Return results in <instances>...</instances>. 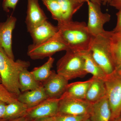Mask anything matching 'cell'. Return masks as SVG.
I'll return each mask as SVG.
<instances>
[{
  "label": "cell",
  "mask_w": 121,
  "mask_h": 121,
  "mask_svg": "<svg viewBox=\"0 0 121 121\" xmlns=\"http://www.w3.org/2000/svg\"><path fill=\"white\" fill-rule=\"evenodd\" d=\"M57 27L68 49L78 52L89 50L94 37L89 32L85 22L72 20L58 24Z\"/></svg>",
  "instance_id": "obj_1"
},
{
  "label": "cell",
  "mask_w": 121,
  "mask_h": 121,
  "mask_svg": "<svg viewBox=\"0 0 121 121\" xmlns=\"http://www.w3.org/2000/svg\"><path fill=\"white\" fill-rule=\"evenodd\" d=\"M30 66L29 61L11 58L0 46V75L2 84L11 93L17 96L21 93L19 76L23 69Z\"/></svg>",
  "instance_id": "obj_2"
},
{
  "label": "cell",
  "mask_w": 121,
  "mask_h": 121,
  "mask_svg": "<svg viewBox=\"0 0 121 121\" xmlns=\"http://www.w3.org/2000/svg\"><path fill=\"white\" fill-rule=\"evenodd\" d=\"M112 31H105L93 37L89 50L95 62L107 75L116 71V67L111 48Z\"/></svg>",
  "instance_id": "obj_3"
},
{
  "label": "cell",
  "mask_w": 121,
  "mask_h": 121,
  "mask_svg": "<svg viewBox=\"0 0 121 121\" xmlns=\"http://www.w3.org/2000/svg\"><path fill=\"white\" fill-rule=\"evenodd\" d=\"M57 62L56 73L68 81L82 78L87 74L84 68V60L79 52L68 49Z\"/></svg>",
  "instance_id": "obj_4"
},
{
  "label": "cell",
  "mask_w": 121,
  "mask_h": 121,
  "mask_svg": "<svg viewBox=\"0 0 121 121\" xmlns=\"http://www.w3.org/2000/svg\"><path fill=\"white\" fill-rule=\"evenodd\" d=\"M58 32L53 37L40 43L29 45L27 54L32 60L43 59L56 52L68 50Z\"/></svg>",
  "instance_id": "obj_5"
},
{
  "label": "cell",
  "mask_w": 121,
  "mask_h": 121,
  "mask_svg": "<svg viewBox=\"0 0 121 121\" xmlns=\"http://www.w3.org/2000/svg\"><path fill=\"white\" fill-rule=\"evenodd\" d=\"M104 82L111 111L110 121H114L121 114V72L115 71L107 75Z\"/></svg>",
  "instance_id": "obj_6"
},
{
  "label": "cell",
  "mask_w": 121,
  "mask_h": 121,
  "mask_svg": "<svg viewBox=\"0 0 121 121\" xmlns=\"http://www.w3.org/2000/svg\"><path fill=\"white\" fill-rule=\"evenodd\" d=\"M88 7V21L87 24L89 32L93 37L102 34L106 30L104 25L111 19V15L102 12L101 5L87 0Z\"/></svg>",
  "instance_id": "obj_7"
},
{
  "label": "cell",
  "mask_w": 121,
  "mask_h": 121,
  "mask_svg": "<svg viewBox=\"0 0 121 121\" xmlns=\"http://www.w3.org/2000/svg\"><path fill=\"white\" fill-rule=\"evenodd\" d=\"M58 113L73 115H90L92 104L85 99L60 98Z\"/></svg>",
  "instance_id": "obj_8"
},
{
  "label": "cell",
  "mask_w": 121,
  "mask_h": 121,
  "mask_svg": "<svg viewBox=\"0 0 121 121\" xmlns=\"http://www.w3.org/2000/svg\"><path fill=\"white\" fill-rule=\"evenodd\" d=\"M60 99L48 98L37 106L28 108L25 117L28 121L54 117L58 112Z\"/></svg>",
  "instance_id": "obj_9"
},
{
  "label": "cell",
  "mask_w": 121,
  "mask_h": 121,
  "mask_svg": "<svg viewBox=\"0 0 121 121\" xmlns=\"http://www.w3.org/2000/svg\"><path fill=\"white\" fill-rule=\"evenodd\" d=\"M68 81L52 70L49 78L41 83L48 98H60L69 84Z\"/></svg>",
  "instance_id": "obj_10"
},
{
  "label": "cell",
  "mask_w": 121,
  "mask_h": 121,
  "mask_svg": "<svg viewBox=\"0 0 121 121\" xmlns=\"http://www.w3.org/2000/svg\"><path fill=\"white\" fill-rule=\"evenodd\" d=\"M17 22L15 17H9L5 22L0 23V46L11 58L15 60L12 50V35Z\"/></svg>",
  "instance_id": "obj_11"
},
{
  "label": "cell",
  "mask_w": 121,
  "mask_h": 121,
  "mask_svg": "<svg viewBox=\"0 0 121 121\" xmlns=\"http://www.w3.org/2000/svg\"><path fill=\"white\" fill-rule=\"evenodd\" d=\"M58 27L53 25L47 20L28 30L33 44H37L50 39L58 32Z\"/></svg>",
  "instance_id": "obj_12"
},
{
  "label": "cell",
  "mask_w": 121,
  "mask_h": 121,
  "mask_svg": "<svg viewBox=\"0 0 121 121\" xmlns=\"http://www.w3.org/2000/svg\"><path fill=\"white\" fill-rule=\"evenodd\" d=\"M47 19L39 4V0H28L25 21L27 31Z\"/></svg>",
  "instance_id": "obj_13"
},
{
  "label": "cell",
  "mask_w": 121,
  "mask_h": 121,
  "mask_svg": "<svg viewBox=\"0 0 121 121\" xmlns=\"http://www.w3.org/2000/svg\"><path fill=\"white\" fill-rule=\"evenodd\" d=\"M48 98L42 85L35 90L21 93L17 96L18 101L28 108L37 106Z\"/></svg>",
  "instance_id": "obj_14"
},
{
  "label": "cell",
  "mask_w": 121,
  "mask_h": 121,
  "mask_svg": "<svg viewBox=\"0 0 121 121\" xmlns=\"http://www.w3.org/2000/svg\"><path fill=\"white\" fill-rule=\"evenodd\" d=\"M111 111L107 96L92 104L90 118L92 121H110Z\"/></svg>",
  "instance_id": "obj_15"
},
{
  "label": "cell",
  "mask_w": 121,
  "mask_h": 121,
  "mask_svg": "<svg viewBox=\"0 0 121 121\" xmlns=\"http://www.w3.org/2000/svg\"><path fill=\"white\" fill-rule=\"evenodd\" d=\"M91 78L85 99L93 104L105 97L107 92L104 80L93 77Z\"/></svg>",
  "instance_id": "obj_16"
},
{
  "label": "cell",
  "mask_w": 121,
  "mask_h": 121,
  "mask_svg": "<svg viewBox=\"0 0 121 121\" xmlns=\"http://www.w3.org/2000/svg\"><path fill=\"white\" fill-rule=\"evenodd\" d=\"M91 81V78L90 79L84 82H76L69 83L60 98H70L85 99Z\"/></svg>",
  "instance_id": "obj_17"
},
{
  "label": "cell",
  "mask_w": 121,
  "mask_h": 121,
  "mask_svg": "<svg viewBox=\"0 0 121 121\" xmlns=\"http://www.w3.org/2000/svg\"><path fill=\"white\" fill-rule=\"evenodd\" d=\"M84 60V68L87 74L93 77L105 80L107 75L95 62L89 50L79 52Z\"/></svg>",
  "instance_id": "obj_18"
},
{
  "label": "cell",
  "mask_w": 121,
  "mask_h": 121,
  "mask_svg": "<svg viewBox=\"0 0 121 121\" xmlns=\"http://www.w3.org/2000/svg\"><path fill=\"white\" fill-rule=\"evenodd\" d=\"M61 9L62 20L58 24L66 23L72 20L73 16L84 3L78 0H57Z\"/></svg>",
  "instance_id": "obj_19"
},
{
  "label": "cell",
  "mask_w": 121,
  "mask_h": 121,
  "mask_svg": "<svg viewBox=\"0 0 121 121\" xmlns=\"http://www.w3.org/2000/svg\"><path fill=\"white\" fill-rule=\"evenodd\" d=\"M19 86L21 93L38 88L42 85L41 83L36 80L31 71L25 68L20 72L19 76Z\"/></svg>",
  "instance_id": "obj_20"
},
{
  "label": "cell",
  "mask_w": 121,
  "mask_h": 121,
  "mask_svg": "<svg viewBox=\"0 0 121 121\" xmlns=\"http://www.w3.org/2000/svg\"><path fill=\"white\" fill-rule=\"evenodd\" d=\"M110 43L116 71L121 72V31L114 32L112 31Z\"/></svg>",
  "instance_id": "obj_21"
},
{
  "label": "cell",
  "mask_w": 121,
  "mask_h": 121,
  "mask_svg": "<svg viewBox=\"0 0 121 121\" xmlns=\"http://www.w3.org/2000/svg\"><path fill=\"white\" fill-rule=\"evenodd\" d=\"M55 61V59L52 56L48 57L47 61L39 67L35 68L32 71V73L34 76L36 80L42 83L49 78L51 74Z\"/></svg>",
  "instance_id": "obj_22"
},
{
  "label": "cell",
  "mask_w": 121,
  "mask_h": 121,
  "mask_svg": "<svg viewBox=\"0 0 121 121\" xmlns=\"http://www.w3.org/2000/svg\"><path fill=\"white\" fill-rule=\"evenodd\" d=\"M28 108L18 101L7 104L4 119L11 120L25 116Z\"/></svg>",
  "instance_id": "obj_23"
},
{
  "label": "cell",
  "mask_w": 121,
  "mask_h": 121,
  "mask_svg": "<svg viewBox=\"0 0 121 121\" xmlns=\"http://www.w3.org/2000/svg\"><path fill=\"white\" fill-rule=\"evenodd\" d=\"M43 3L47 7L52 14V18L58 21L61 22L62 20L60 5L57 0H42Z\"/></svg>",
  "instance_id": "obj_24"
},
{
  "label": "cell",
  "mask_w": 121,
  "mask_h": 121,
  "mask_svg": "<svg viewBox=\"0 0 121 121\" xmlns=\"http://www.w3.org/2000/svg\"><path fill=\"white\" fill-rule=\"evenodd\" d=\"M0 101L7 104L19 101L17 95L9 91L1 83H0Z\"/></svg>",
  "instance_id": "obj_25"
},
{
  "label": "cell",
  "mask_w": 121,
  "mask_h": 121,
  "mask_svg": "<svg viewBox=\"0 0 121 121\" xmlns=\"http://www.w3.org/2000/svg\"><path fill=\"white\" fill-rule=\"evenodd\" d=\"M90 115H73L57 113L54 117L56 121H84Z\"/></svg>",
  "instance_id": "obj_26"
},
{
  "label": "cell",
  "mask_w": 121,
  "mask_h": 121,
  "mask_svg": "<svg viewBox=\"0 0 121 121\" xmlns=\"http://www.w3.org/2000/svg\"><path fill=\"white\" fill-rule=\"evenodd\" d=\"M19 1V0H3L2 7L4 11L8 12L10 9L14 10Z\"/></svg>",
  "instance_id": "obj_27"
},
{
  "label": "cell",
  "mask_w": 121,
  "mask_h": 121,
  "mask_svg": "<svg viewBox=\"0 0 121 121\" xmlns=\"http://www.w3.org/2000/svg\"><path fill=\"white\" fill-rule=\"evenodd\" d=\"M116 15L117 18V24L113 30L114 32L121 31V9L118 10Z\"/></svg>",
  "instance_id": "obj_28"
},
{
  "label": "cell",
  "mask_w": 121,
  "mask_h": 121,
  "mask_svg": "<svg viewBox=\"0 0 121 121\" xmlns=\"http://www.w3.org/2000/svg\"><path fill=\"white\" fill-rule=\"evenodd\" d=\"M7 104L4 102L0 101V119H4Z\"/></svg>",
  "instance_id": "obj_29"
},
{
  "label": "cell",
  "mask_w": 121,
  "mask_h": 121,
  "mask_svg": "<svg viewBox=\"0 0 121 121\" xmlns=\"http://www.w3.org/2000/svg\"><path fill=\"white\" fill-rule=\"evenodd\" d=\"M109 4L118 10L121 9V0H112Z\"/></svg>",
  "instance_id": "obj_30"
},
{
  "label": "cell",
  "mask_w": 121,
  "mask_h": 121,
  "mask_svg": "<svg viewBox=\"0 0 121 121\" xmlns=\"http://www.w3.org/2000/svg\"><path fill=\"white\" fill-rule=\"evenodd\" d=\"M31 121H56L54 117L43 118L40 119H35Z\"/></svg>",
  "instance_id": "obj_31"
},
{
  "label": "cell",
  "mask_w": 121,
  "mask_h": 121,
  "mask_svg": "<svg viewBox=\"0 0 121 121\" xmlns=\"http://www.w3.org/2000/svg\"><path fill=\"white\" fill-rule=\"evenodd\" d=\"M9 121H28L26 118V117L25 116H24L20 117L15 118V119L9 120Z\"/></svg>",
  "instance_id": "obj_32"
},
{
  "label": "cell",
  "mask_w": 121,
  "mask_h": 121,
  "mask_svg": "<svg viewBox=\"0 0 121 121\" xmlns=\"http://www.w3.org/2000/svg\"><path fill=\"white\" fill-rule=\"evenodd\" d=\"M89 0L93 3L100 5H101L102 4H103L104 1V0Z\"/></svg>",
  "instance_id": "obj_33"
},
{
  "label": "cell",
  "mask_w": 121,
  "mask_h": 121,
  "mask_svg": "<svg viewBox=\"0 0 121 121\" xmlns=\"http://www.w3.org/2000/svg\"><path fill=\"white\" fill-rule=\"evenodd\" d=\"M112 0H104L103 4L104 5H106V4H109Z\"/></svg>",
  "instance_id": "obj_34"
},
{
  "label": "cell",
  "mask_w": 121,
  "mask_h": 121,
  "mask_svg": "<svg viewBox=\"0 0 121 121\" xmlns=\"http://www.w3.org/2000/svg\"><path fill=\"white\" fill-rule=\"evenodd\" d=\"M78 0L80 2L84 3L85 2H86L87 0Z\"/></svg>",
  "instance_id": "obj_35"
},
{
  "label": "cell",
  "mask_w": 121,
  "mask_h": 121,
  "mask_svg": "<svg viewBox=\"0 0 121 121\" xmlns=\"http://www.w3.org/2000/svg\"><path fill=\"white\" fill-rule=\"evenodd\" d=\"M121 121V117H120L116 119L115 121Z\"/></svg>",
  "instance_id": "obj_36"
},
{
  "label": "cell",
  "mask_w": 121,
  "mask_h": 121,
  "mask_svg": "<svg viewBox=\"0 0 121 121\" xmlns=\"http://www.w3.org/2000/svg\"><path fill=\"white\" fill-rule=\"evenodd\" d=\"M9 120L8 119H0V121H9Z\"/></svg>",
  "instance_id": "obj_37"
},
{
  "label": "cell",
  "mask_w": 121,
  "mask_h": 121,
  "mask_svg": "<svg viewBox=\"0 0 121 121\" xmlns=\"http://www.w3.org/2000/svg\"><path fill=\"white\" fill-rule=\"evenodd\" d=\"M84 121H92L91 120L90 118V117H89L88 118H87L86 119V120H85Z\"/></svg>",
  "instance_id": "obj_38"
},
{
  "label": "cell",
  "mask_w": 121,
  "mask_h": 121,
  "mask_svg": "<svg viewBox=\"0 0 121 121\" xmlns=\"http://www.w3.org/2000/svg\"><path fill=\"white\" fill-rule=\"evenodd\" d=\"M0 83H2V80H1V78L0 75Z\"/></svg>",
  "instance_id": "obj_39"
},
{
  "label": "cell",
  "mask_w": 121,
  "mask_h": 121,
  "mask_svg": "<svg viewBox=\"0 0 121 121\" xmlns=\"http://www.w3.org/2000/svg\"><path fill=\"white\" fill-rule=\"evenodd\" d=\"M120 117H121V116H120Z\"/></svg>",
  "instance_id": "obj_40"
}]
</instances>
